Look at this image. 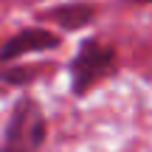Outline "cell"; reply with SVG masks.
I'll list each match as a JSON object with an SVG mask.
<instances>
[{
    "instance_id": "8992f818",
    "label": "cell",
    "mask_w": 152,
    "mask_h": 152,
    "mask_svg": "<svg viewBox=\"0 0 152 152\" xmlns=\"http://www.w3.org/2000/svg\"><path fill=\"white\" fill-rule=\"evenodd\" d=\"M127 3H135V6H149L152 0H127Z\"/></svg>"
},
{
    "instance_id": "5b68a950",
    "label": "cell",
    "mask_w": 152,
    "mask_h": 152,
    "mask_svg": "<svg viewBox=\"0 0 152 152\" xmlns=\"http://www.w3.org/2000/svg\"><path fill=\"white\" fill-rule=\"evenodd\" d=\"M37 76V71L34 68H28V65H0V79L6 82V85H11V87H23V85H28V82Z\"/></svg>"
},
{
    "instance_id": "277c9868",
    "label": "cell",
    "mask_w": 152,
    "mask_h": 152,
    "mask_svg": "<svg viewBox=\"0 0 152 152\" xmlns=\"http://www.w3.org/2000/svg\"><path fill=\"white\" fill-rule=\"evenodd\" d=\"M39 20L51 23V26L62 28V31H79V28H87L96 20V6L82 3V0H71V3H62V6H54V9L42 11Z\"/></svg>"
},
{
    "instance_id": "7a4b0ae2",
    "label": "cell",
    "mask_w": 152,
    "mask_h": 152,
    "mask_svg": "<svg viewBox=\"0 0 152 152\" xmlns=\"http://www.w3.org/2000/svg\"><path fill=\"white\" fill-rule=\"evenodd\" d=\"M68 73H71V93L87 96L96 85L118 73V51H115V45L104 42L99 37H87L73 54Z\"/></svg>"
},
{
    "instance_id": "6da1fadb",
    "label": "cell",
    "mask_w": 152,
    "mask_h": 152,
    "mask_svg": "<svg viewBox=\"0 0 152 152\" xmlns=\"http://www.w3.org/2000/svg\"><path fill=\"white\" fill-rule=\"evenodd\" d=\"M48 141V118L34 96H20L6 118L0 152H39Z\"/></svg>"
},
{
    "instance_id": "3957f363",
    "label": "cell",
    "mask_w": 152,
    "mask_h": 152,
    "mask_svg": "<svg viewBox=\"0 0 152 152\" xmlns=\"http://www.w3.org/2000/svg\"><path fill=\"white\" fill-rule=\"evenodd\" d=\"M62 45V37L48 26H26L17 34H11L6 42H0V65L14 62L26 54H42V51H56Z\"/></svg>"
}]
</instances>
